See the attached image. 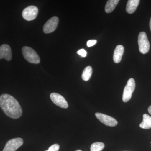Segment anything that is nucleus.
I'll list each match as a JSON object with an SVG mask.
<instances>
[{
    "label": "nucleus",
    "mask_w": 151,
    "mask_h": 151,
    "mask_svg": "<svg viewBox=\"0 0 151 151\" xmlns=\"http://www.w3.org/2000/svg\"><path fill=\"white\" fill-rule=\"evenodd\" d=\"M143 122L140 124L141 128L145 129H148L151 128V117L147 114L143 115Z\"/></svg>",
    "instance_id": "ddd939ff"
},
{
    "label": "nucleus",
    "mask_w": 151,
    "mask_h": 151,
    "mask_svg": "<svg viewBox=\"0 0 151 151\" xmlns=\"http://www.w3.org/2000/svg\"><path fill=\"white\" fill-rule=\"evenodd\" d=\"M95 116L97 119L103 124L109 127H113L118 124V122L114 118L102 113H95Z\"/></svg>",
    "instance_id": "0eeeda50"
},
{
    "label": "nucleus",
    "mask_w": 151,
    "mask_h": 151,
    "mask_svg": "<svg viewBox=\"0 0 151 151\" xmlns=\"http://www.w3.org/2000/svg\"><path fill=\"white\" fill-rule=\"evenodd\" d=\"M124 47L122 45L116 47L113 55V60L116 63H119L121 61L124 52Z\"/></svg>",
    "instance_id": "9b49d317"
},
{
    "label": "nucleus",
    "mask_w": 151,
    "mask_h": 151,
    "mask_svg": "<svg viewBox=\"0 0 151 151\" xmlns=\"http://www.w3.org/2000/svg\"><path fill=\"white\" fill-rule=\"evenodd\" d=\"M59 22V19L58 17H53L45 23L43 27L44 32L46 34L53 32L56 29Z\"/></svg>",
    "instance_id": "6e6552de"
},
{
    "label": "nucleus",
    "mask_w": 151,
    "mask_h": 151,
    "mask_svg": "<svg viewBox=\"0 0 151 151\" xmlns=\"http://www.w3.org/2000/svg\"><path fill=\"white\" fill-rule=\"evenodd\" d=\"M77 53L79 55H81V56L83 57H86V55H87V52L84 49H81L77 51Z\"/></svg>",
    "instance_id": "6ab92c4d"
},
{
    "label": "nucleus",
    "mask_w": 151,
    "mask_h": 151,
    "mask_svg": "<svg viewBox=\"0 0 151 151\" xmlns=\"http://www.w3.org/2000/svg\"><path fill=\"white\" fill-rule=\"evenodd\" d=\"M92 68L91 66H88L84 68L82 73V79L84 81H87L89 80L92 76Z\"/></svg>",
    "instance_id": "2eb2a0df"
},
{
    "label": "nucleus",
    "mask_w": 151,
    "mask_h": 151,
    "mask_svg": "<svg viewBox=\"0 0 151 151\" xmlns=\"http://www.w3.org/2000/svg\"><path fill=\"white\" fill-rule=\"evenodd\" d=\"M23 55L27 61L30 63L38 64L40 58L34 50L29 47L24 46L22 48Z\"/></svg>",
    "instance_id": "f03ea898"
},
{
    "label": "nucleus",
    "mask_w": 151,
    "mask_h": 151,
    "mask_svg": "<svg viewBox=\"0 0 151 151\" xmlns=\"http://www.w3.org/2000/svg\"></svg>",
    "instance_id": "5701e85b"
},
{
    "label": "nucleus",
    "mask_w": 151,
    "mask_h": 151,
    "mask_svg": "<svg viewBox=\"0 0 151 151\" xmlns=\"http://www.w3.org/2000/svg\"><path fill=\"white\" fill-rule=\"evenodd\" d=\"M105 147V144L103 143L97 142L92 144L90 147V151H101Z\"/></svg>",
    "instance_id": "dca6fc26"
},
{
    "label": "nucleus",
    "mask_w": 151,
    "mask_h": 151,
    "mask_svg": "<svg viewBox=\"0 0 151 151\" xmlns=\"http://www.w3.org/2000/svg\"><path fill=\"white\" fill-rule=\"evenodd\" d=\"M148 111L149 113L151 115V105L149 107L148 109Z\"/></svg>",
    "instance_id": "aec40b11"
},
{
    "label": "nucleus",
    "mask_w": 151,
    "mask_h": 151,
    "mask_svg": "<svg viewBox=\"0 0 151 151\" xmlns=\"http://www.w3.org/2000/svg\"><path fill=\"white\" fill-rule=\"evenodd\" d=\"M138 44L139 50L141 53L146 54L148 52L150 48V44L145 32H142L138 36Z\"/></svg>",
    "instance_id": "20e7f679"
},
{
    "label": "nucleus",
    "mask_w": 151,
    "mask_h": 151,
    "mask_svg": "<svg viewBox=\"0 0 151 151\" xmlns=\"http://www.w3.org/2000/svg\"><path fill=\"white\" fill-rule=\"evenodd\" d=\"M59 149V145L58 144H55L50 147L48 150L45 151H58Z\"/></svg>",
    "instance_id": "f3484780"
},
{
    "label": "nucleus",
    "mask_w": 151,
    "mask_h": 151,
    "mask_svg": "<svg viewBox=\"0 0 151 151\" xmlns=\"http://www.w3.org/2000/svg\"><path fill=\"white\" fill-rule=\"evenodd\" d=\"M75 151H81V150H76Z\"/></svg>",
    "instance_id": "4be33fe9"
},
{
    "label": "nucleus",
    "mask_w": 151,
    "mask_h": 151,
    "mask_svg": "<svg viewBox=\"0 0 151 151\" xmlns=\"http://www.w3.org/2000/svg\"><path fill=\"white\" fill-rule=\"evenodd\" d=\"M150 30L151 31V19H150Z\"/></svg>",
    "instance_id": "412c9836"
},
{
    "label": "nucleus",
    "mask_w": 151,
    "mask_h": 151,
    "mask_svg": "<svg viewBox=\"0 0 151 151\" xmlns=\"http://www.w3.org/2000/svg\"><path fill=\"white\" fill-rule=\"evenodd\" d=\"M50 97L52 102L61 108H67L68 105L64 97L59 94L52 93L50 94Z\"/></svg>",
    "instance_id": "1a4fd4ad"
},
{
    "label": "nucleus",
    "mask_w": 151,
    "mask_h": 151,
    "mask_svg": "<svg viewBox=\"0 0 151 151\" xmlns=\"http://www.w3.org/2000/svg\"><path fill=\"white\" fill-rule=\"evenodd\" d=\"M12 58V52L8 45L4 44L0 46V59L4 58L9 61Z\"/></svg>",
    "instance_id": "9d476101"
},
{
    "label": "nucleus",
    "mask_w": 151,
    "mask_h": 151,
    "mask_svg": "<svg viewBox=\"0 0 151 151\" xmlns=\"http://www.w3.org/2000/svg\"><path fill=\"white\" fill-rule=\"evenodd\" d=\"M24 141L21 138H14L9 140L3 151H15L23 144Z\"/></svg>",
    "instance_id": "423d86ee"
},
{
    "label": "nucleus",
    "mask_w": 151,
    "mask_h": 151,
    "mask_svg": "<svg viewBox=\"0 0 151 151\" xmlns=\"http://www.w3.org/2000/svg\"><path fill=\"white\" fill-rule=\"evenodd\" d=\"M139 0H129L127 3L126 11L128 13L132 14L137 9L139 4Z\"/></svg>",
    "instance_id": "f8f14e48"
},
{
    "label": "nucleus",
    "mask_w": 151,
    "mask_h": 151,
    "mask_svg": "<svg viewBox=\"0 0 151 151\" xmlns=\"http://www.w3.org/2000/svg\"><path fill=\"white\" fill-rule=\"evenodd\" d=\"M120 1L109 0L107 1L105 6V11L107 13H110L114 10Z\"/></svg>",
    "instance_id": "4468645a"
},
{
    "label": "nucleus",
    "mask_w": 151,
    "mask_h": 151,
    "mask_svg": "<svg viewBox=\"0 0 151 151\" xmlns=\"http://www.w3.org/2000/svg\"><path fill=\"white\" fill-rule=\"evenodd\" d=\"M38 13V9L34 6H30L26 8L23 11V17L26 20L32 21L37 17Z\"/></svg>",
    "instance_id": "39448f33"
},
{
    "label": "nucleus",
    "mask_w": 151,
    "mask_h": 151,
    "mask_svg": "<svg viewBox=\"0 0 151 151\" xmlns=\"http://www.w3.org/2000/svg\"><path fill=\"white\" fill-rule=\"evenodd\" d=\"M136 84L134 79L131 78L127 81L123 93L122 100L124 103H127L129 101L132 97V94L134 91Z\"/></svg>",
    "instance_id": "7ed1b4c3"
},
{
    "label": "nucleus",
    "mask_w": 151,
    "mask_h": 151,
    "mask_svg": "<svg viewBox=\"0 0 151 151\" xmlns=\"http://www.w3.org/2000/svg\"><path fill=\"white\" fill-rule=\"evenodd\" d=\"M97 42V40H89L87 42V46L88 47L93 46V45H95Z\"/></svg>",
    "instance_id": "a211bd4d"
},
{
    "label": "nucleus",
    "mask_w": 151,
    "mask_h": 151,
    "mask_svg": "<svg viewBox=\"0 0 151 151\" xmlns=\"http://www.w3.org/2000/svg\"><path fill=\"white\" fill-rule=\"evenodd\" d=\"M0 107L7 116L14 119L22 116V110L17 100L8 94L0 96Z\"/></svg>",
    "instance_id": "f257e3e1"
}]
</instances>
